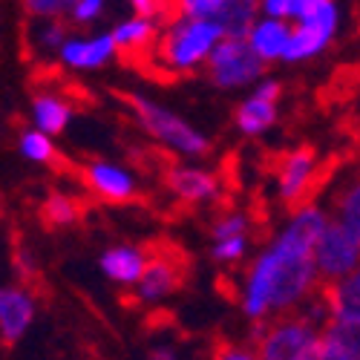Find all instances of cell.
<instances>
[{
	"label": "cell",
	"instance_id": "cell-1",
	"mask_svg": "<svg viewBox=\"0 0 360 360\" xmlns=\"http://www.w3.org/2000/svg\"><path fill=\"white\" fill-rule=\"evenodd\" d=\"M317 228L306 219H294L277 243L257 257L243 294V309L248 317L262 323L268 314H288L317 291Z\"/></svg>",
	"mask_w": 360,
	"mask_h": 360
},
{
	"label": "cell",
	"instance_id": "cell-2",
	"mask_svg": "<svg viewBox=\"0 0 360 360\" xmlns=\"http://www.w3.org/2000/svg\"><path fill=\"white\" fill-rule=\"evenodd\" d=\"M222 29L214 20H179L176 26H170L167 32L159 38L153 64L150 72L159 81H176L179 75H185L188 70H193L196 64H202L205 58H211L214 46L222 41Z\"/></svg>",
	"mask_w": 360,
	"mask_h": 360
},
{
	"label": "cell",
	"instance_id": "cell-3",
	"mask_svg": "<svg viewBox=\"0 0 360 360\" xmlns=\"http://www.w3.org/2000/svg\"><path fill=\"white\" fill-rule=\"evenodd\" d=\"M335 159L320 162L317 150L311 144H300L285 153H277L271 159V173L277 176L280 199L288 211H303L311 205V199L326 188L328 176L335 173Z\"/></svg>",
	"mask_w": 360,
	"mask_h": 360
},
{
	"label": "cell",
	"instance_id": "cell-4",
	"mask_svg": "<svg viewBox=\"0 0 360 360\" xmlns=\"http://www.w3.org/2000/svg\"><path fill=\"white\" fill-rule=\"evenodd\" d=\"M320 328L306 311H288L274 320H262L254 328L257 360H306L320 340Z\"/></svg>",
	"mask_w": 360,
	"mask_h": 360
},
{
	"label": "cell",
	"instance_id": "cell-5",
	"mask_svg": "<svg viewBox=\"0 0 360 360\" xmlns=\"http://www.w3.org/2000/svg\"><path fill=\"white\" fill-rule=\"evenodd\" d=\"M147 248V268L139 280V300H162L179 291L191 277V257L170 239H156Z\"/></svg>",
	"mask_w": 360,
	"mask_h": 360
},
{
	"label": "cell",
	"instance_id": "cell-6",
	"mask_svg": "<svg viewBox=\"0 0 360 360\" xmlns=\"http://www.w3.org/2000/svg\"><path fill=\"white\" fill-rule=\"evenodd\" d=\"M122 101L133 110L136 115V122L150 133V136H156L165 147L170 150H179V153H188V156H205L207 153V144L196 130H191L182 118L162 110L159 104L153 101H147L141 96H133V93H124Z\"/></svg>",
	"mask_w": 360,
	"mask_h": 360
},
{
	"label": "cell",
	"instance_id": "cell-7",
	"mask_svg": "<svg viewBox=\"0 0 360 360\" xmlns=\"http://www.w3.org/2000/svg\"><path fill=\"white\" fill-rule=\"evenodd\" d=\"M357 265H360V239L340 222H332L314 248L317 285H332L349 277Z\"/></svg>",
	"mask_w": 360,
	"mask_h": 360
},
{
	"label": "cell",
	"instance_id": "cell-8",
	"mask_svg": "<svg viewBox=\"0 0 360 360\" xmlns=\"http://www.w3.org/2000/svg\"><path fill=\"white\" fill-rule=\"evenodd\" d=\"M265 61L251 49L245 38H222L211 58H207V75L217 86H239L262 75Z\"/></svg>",
	"mask_w": 360,
	"mask_h": 360
},
{
	"label": "cell",
	"instance_id": "cell-9",
	"mask_svg": "<svg viewBox=\"0 0 360 360\" xmlns=\"http://www.w3.org/2000/svg\"><path fill=\"white\" fill-rule=\"evenodd\" d=\"M112 41H115V52L122 55V64L139 72H150V64H153V55L159 46V23L150 18L127 20L112 32Z\"/></svg>",
	"mask_w": 360,
	"mask_h": 360
},
{
	"label": "cell",
	"instance_id": "cell-10",
	"mask_svg": "<svg viewBox=\"0 0 360 360\" xmlns=\"http://www.w3.org/2000/svg\"><path fill=\"white\" fill-rule=\"evenodd\" d=\"M75 176L86 185L89 193H96L101 202L110 205H130L139 202V188L133 182V176L115 165L107 162H89V165H78Z\"/></svg>",
	"mask_w": 360,
	"mask_h": 360
},
{
	"label": "cell",
	"instance_id": "cell-11",
	"mask_svg": "<svg viewBox=\"0 0 360 360\" xmlns=\"http://www.w3.org/2000/svg\"><path fill=\"white\" fill-rule=\"evenodd\" d=\"M162 182L170 188L173 196H179L185 205H199L211 202L219 196V179L207 170H193V167H179V165H165L162 167Z\"/></svg>",
	"mask_w": 360,
	"mask_h": 360
},
{
	"label": "cell",
	"instance_id": "cell-12",
	"mask_svg": "<svg viewBox=\"0 0 360 360\" xmlns=\"http://www.w3.org/2000/svg\"><path fill=\"white\" fill-rule=\"evenodd\" d=\"M283 93V86L277 81H265L257 93L236 110V127L245 136H257L268 130L277 118V98Z\"/></svg>",
	"mask_w": 360,
	"mask_h": 360
},
{
	"label": "cell",
	"instance_id": "cell-13",
	"mask_svg": "<svg viewBox=\"0 0 360 360\" xmlns=\"http://www.w3.org/2000/svg\"><path fill=\"white\" fill-rule=\"evenodd\" d=\"M317 291L323 294L328 314L335 323H346V326H360V265L354 271L332 285H317Z\"/></svg>",
	"mask_w": 360,
	"mask_h": 360
},
{
	"label": "cell",
	"instance_id": "cell-14",
	"mask_svg": "<svg viewBox=\"0 0 360 360\" xmlns=\"http://www.w3.org/2000/svg\"><path fill=\"white\" fill-rule=\"evenodd\" d=\"M35 317V300L23 288H0V340L12 346Z\"/></svg>",
	"mask_w": 360,
	"mask_h": 360
},
{
	"label": "cell",
	"instance_id": "cell-15",
	"mask_svg": "<svg viewBox=\"0 0 360 360\" xmlns=\"http://www.w3.org/2000/svg\"><path fill=\"white\" fill-rule=\"evenodd\" d=\"M101 268H104V274L110 280L133 285V283L141 280L144 268H147V248H130V245L110 248L101 257Z\"/></svg>",
	"mask_w": 360,
	"mask_h": 360
},
{
	"label": "cell",
	"instance_id": "cell-16",
	"mask_svg": "<svg viewBox=\"0 0 360 360\" xmlns=\"http://www.w3.org/2000/svg\"><path fill=\"white\" fill-rule=\"evenodd\" d=\"M112 52H115L112 35H98V38H89V41H67V44L61 46L64 64L72 67V70H93V67H101Z\"/></svg>",
	"mask_w": 360,
	"mask_h": 360
},
{
	"label": "cell",
	"instance_id": "cell-17",
	"mask_svg": "<svg viewBox=\"0 0 360 360\" xmlns=\"http://www.w3.org/2000/svg\"><path fill=\"white\" fill-rule=\"evenodd\" d=\"M288 41H291V29L277 20V18H268L262 23H257L248 35V44L251 49L262 58V61H274V58H283L285 49H288Z\"/></svg>",
	"mask_w": 360,
	"mask_h": 360
},
{
	"label": "cell",
	"instance_id": "cell-18",
	"mask_svg": "<svg viewBox=\"0 0 360 360\" xmlns=\"http://www.w3.org/2000/svg\"><path fill=\"white\" fill-rule=\"evenodd\" d=\"M84 217V205L75 199V196H67V193H49L41 207H38V219L46 231H55V228H70L75 225L78 219Z\"/></svg>",
	"mask_w": 360,
	"mask_h": 360
},
{
	"label": "cell",
	"instance_id": "cell-19",
	"mask_svg": "<svg viewBox=\"0 0 360 360\" xmlns=\"http://www.w3.org/2000/svg\"><path fill=\"white\" fill-rule=\"evenodd\" d=\"M254 18H257V0H231L214 23H219L225 38H248L251 29L257 26Z\"/></svg>",
	"mask_w": 360,
	"mask_h": 360
},
{
	"label": "cell",
	"instance_id": "cell-20",
	"mask_svg": "<svg viewBox=\"0 0 360 360\" xmlns=\"http://www.w3.org/2000/svg\"><path fill=\"white\" fill-rule=\"evenodd\" d=\"M335 32H328V29H320L314 23H300L294 32H291V41H288V49L283 58L288 61H303V58H311L317 55L328 41H332Z\"/></svg>",
	"mask_w": 360,
	"mask_h": 360
},
{
	"label": "cell",
	"instance_id": "cell-21",
	"mask_svg": "<svg viewBox=\"0 0 360 360\" xmlns=\"http://www.w3.org/2000/svg\"><path fill=\"white\" fill-rule=\"evenodd\" d=\"M20 150H23V156L32 159V162L52 165V167H58V170L70 167L67 159H61V153L55 150V144H52V141L46 139V133H41V130H20Z\"/></svg>",
	"mask_w": 360,
	"mask_h": 360
},
{
	"label": "cell",
	"instance_id": "cell-22",
	"mask_svg": "<svg viewBox=\"0 0 360 360\" xmlns=\"http://www.w3.org/2000/svg\"><path fill=\"white\" fill-rule=\"evenodd\" d=\"M306 360H357V354L349 349V343L335 332L332 326H326L317 346L311 349V354Z\"/></svg>",
	"mask_w": 360,
	"mask_h": 360
},
{
	"label": "cell",
	"instance_id": "cell-23",
	"mask_svg": "<svg viewBox=\"0 0 360 360\" xmlns=\"http://www.w3.org/2000/svg\"><path fill=\"white\" fill-rule=\"evenodd\" d=\"M338 222L360 239V179L338 196Z\"/></svg>",
	"mask_w": 360,
	"mask_h": 360
},
{
	"label": "cell",
	"instance_id": "cell-24",
	"mask_svg": "<svg viewBox=\"0 0 360 360\" xmlns=\"http://www.w3.org/2000/svg\"><path fill=\"white\" fill-rule=\"evenodd\" d=\"M314 0H262V9L283 20V18H303L309 9H311Z\"/></svg>",
	"mask_w": 360,
	"mask_h": 360
},
{
	"label": "cell",
	"instance_id": "cell-25",
	"mask_svg": "<svg viewBox=\"0 0 360 360\" xmlns=\"http://www.w3.org/2000/svg\"><path fill=\"white\" fill-rule=\"evenodd\" d=\"M26 15H32V18H58V15H64V12H72V4L75 0H20Z\"/></svg>",
	"mask_w": 360,
	"mask_h": 360
},
{
	"label": "cell",
	"instance_id": "cell-26",
	"mask_svg": "<svg viewBox=\"0 0 360 360\" xmlns=\"http://www.w3.org/2000/svg\"><path fill=\"white\" fill-rule=\"evenodd\" d=\"M231 0H182L185 6V18L193 20H217Z\"/></svg>",
	"mask_w": 360,
	"mask_h": 360
},
{
	"label": "cell",
	"instance_id": "cell-27",
	"mask_svg": "<svg viewBox=\"0 0 360 360\" xmlns=\"http://www.w3.org/2000/svg\"><path fill=\"white\" fill-rule=\"evenodd\" d=\"M12 259H15V271L23 283L32 285V280L38 283V262H35V254L29 251L20 239H15V251H12Z\"/></svg>",
	"mask_w": 360,
	"mask_h": 360
},
{
	"label": "cell",
	"instance_id": "cell-28",
	"mask_svg": "<svg viewBox=\"0 0 360 360\" xmlns=\"http://www.w3.org/2000/svg\"><path fill=\"white\" fill-rule=\"evenodd\" d=\"M67 23H61V20H46L41 29H38V44L44 46V49H55V46H64L67 41Z\"/></svg>",
	"mask_w": 360,
	"mask_h": 360
},
{
	"label": "cell",
	"instance_id": "cell-29",
	"mask_svg": "<svg viewBox=\"0 0 360 360\" xmlns=\"http://www.w3.org/2000/svg\"><path fill=\"white\" fill-rule=\"evenodd\" d=\"M245 245H248V236H236V239H222V243L214 245V257L219 262H233L245 254Z\"/></svg>",
	"mask_w": 360,
	"mask_h": 360
},
{
	"label": "cell",
	"instance_id": "cell-30",
	"mask_svg": "<svg viewBox=\"0 0 360 360\" xmlns=\"http://www.w3.org/2000/svg\"><path fill=\"white\" fill-rule=\"evenodd\" d=\"M101 6H104V0H75L70 18H72L75 23H89L93 18L101 15Z\"/></svg>",
	"mask_w": 360,
	"mask_h": 360
},
{
	"label": "cell",
	"instance_id": "cell-31",
	"mask_svg": "<svg viewBox=\"0 0 360 360\" xmlns=\"http://www.w3.org/2000/svg\"><path fill=\"white\" fill-rule=\"evenodd\" d=\"M214 360H257V357L248 349H239V346H231V343L219 340L217 349H214Z\"/></svg>",
	"mask_w": 360,
	"mask_h": 360
},
{
	"label": "cell",
	"instance_id": "cell-32",
	"mask_svg": "<svg viewBox=\"0 0 360 360\" xmlns=\"http://www.w3.org/2000/svg\"><path fill=\"white\" fill-rule=\"evenodd\" d=\"M150 360H179V354H176L173 349H165V346H159V349H153V352H150Z\"/></svg>",
	"mask_w": 360,
	"mask_h": 360
}]
</instances>
